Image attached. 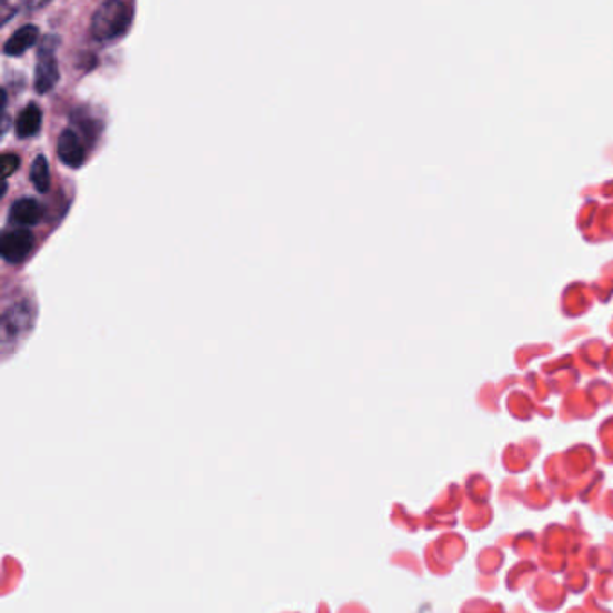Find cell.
I'll list each match as a JSON object with an SVG mask.
<instances>
[{
    "mask_svg": "<svg viewBox=\"0 0 613 613\" xmlns=\"http://www.w3.org/2000/svg\"><path fill=\"white\" fill-rule=\"evenodd\" d=\"M135 4L127 0L101 2L90 19V34L96 42L112 43L128 33L132 26Z\"/></svg>",
    "mask_w": 613,
    "mask_h": 613,
    "instance_id": "6da1fadb",
    "label": "cell"
},
{
    "mask_svg": "<svg viewBox=\"0 0 613 613\" xmlns=\"http://www.w3.org/2000/svg\"><path fill=\"white\" fill-rule=\"evenodd\" d=\"M58 42L60 38L57 34H46L38 46L37 69H34V89L38 94H48L60 81V67L54 57Z\"/></svg>",
    "mask_w": 613,
    "mask_h": 613,
    "instance_id": "7a4b0ae2",
    "label": "cell"
},
{
    "mask_svg": "<svg viewBox=\"0 0 613 613\" xmlns=\"http://www.w3.org/2000/svg\"><path fill=\"white\" fill-rule=\"evenodd\" d=\"M34 321V310L28 301L13 302L2 313V339L19 340L31 330Z\"/></svg>",
    "mask_w": 613,
    "mask_h": 613,
    "instance_id": "3957f363",
    "label": "cell"
},
{
    "mask_svg": "<svg viewBox=\"0 0 613 613\" xmlns=\"http://www.w3.org/2000/svg\"><path fill=\"white\" fill-rule=\"evenodd\" d=\"M34 249L33 232L29 229H11L0 238V255L8 263H22Z\"/></svg>",
    "mask_w": 613,
    "mask_h": 613,
    "instance_id": "277c9868",
    "label": "cell"
},
{
    "mask_svg": "<svg viewBox=\"0 0 613 613\" xmlns=\"http://www.w3.org/2000/svg\"><path fill=\"white\" fill-rule=\"evenodd\" d=\"M58 159L72 170H78L86 162V147L81 142L80 135L72 130V128H66L57 141Z\"/></svg>",
    "mask_w": 613,
    "mask_h": 613,
    "instance_id": "5b68a950",
    "label": "cell"
},
{
    "mask_svg": "<svg viewBox=\"0 0 613 613\" xmlns=\"http://www.w3.org/2000/svg\"><path fill=\"white\" fill-rule=\"evenodd\" d=\"M42 205L34 199H19L11 203L8 217L10 222L20 229H29L42 220Z\"/></svg>",
    "mask_w": 613,
    "mask_h": 613,
    "instance_id": "8992f818",
    "label": "cell"
},
{
    "mask_svg": "<svg viewBox=\"0 0 613 613\" xmlns=\"http://www.w3.org/2000/svg\"><path fill=\"white\" fill-rule=\"evenodd\" d=\"M38 34H40V31H38L37 26H20V28L17 29L14 33H11L10 38L6 40L2 51H4V54H8V57H22L26 51H29V49L33 48L34 43H37Z\"/></svg>",
    "mask_w": 613,
    "mask_h": 613,
    "instance_id": "52a82bcc",
    "label": "cell"
},
{
    "mask_svg": "<svg viewBox=\"0 0 613 613\" xmlns=\"http://www.w3.org/2000/svg\"><path fill=\"white\" fill-rule=\"evenodd\" d=\"M40 128H42V110L38 109V104L29 103L17 118V124H14L17 135L20 139L33 138L40 132Z\"/></svg>",
    "mask_w": 613,
    "mask_h": 613,
    "instance_id": "ba28073f",
    "label": "cell"
},
{
    "mask_svg": "<svg viewBox=\"0 0 613 613\" xmlns=\"http://www.w3.org/2000/svg\"><path fill=\"white\" fill-rule=\"evenodd\" d=\"M31 184L34 185L37 191L46 193L51 188V171H49L48 159L43 155L34 157L33 164H31V173H29Z\"/></svg>",
    "mask_w": 613,
    "mask_h": 613,
    "instance_id": "9c48e42d",
    "label": "cell"
},
{
    "mask_svg": "<svg viewBox=\"0 0 613 613\" xmlns=\"http://www.w3.org/2000/svg\"><path fill=\"white\" fill-rule=\"evenodd\" d=\"M19 155H14V153H4V155H2V173H4V179H10L14 171L19 170Z\"/></svg>",
    "mask_w": 613,
    "mask_h": 613,
    "instance_id": "30bf717a",
    "label": "cell"
}]
</instances>
